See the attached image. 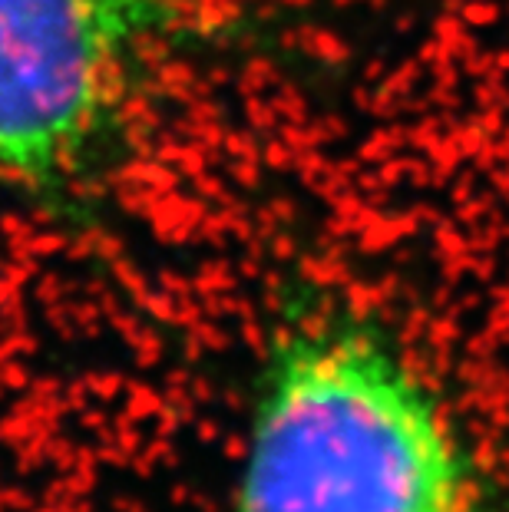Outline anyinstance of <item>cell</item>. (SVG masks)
<instances>
[{"label":"cell","mask_w":509,"mask_h":512,"mask_svg":"<svg viewBox=\"0 0 509 512\" xmlns=\"http://www.w3.org/2000/svg\"><path fill=\"white\" fill-rule=\"evenodd\" d=\"M238 512H486L480 463L391 328L348 304L268 344Z\"/></svg>","instance_id":"6da1fadb"},{"label":"cell","mask_w":509,"mask_h":512,"mask_svg":"<svg viewBox=\"0 0 509 512\" xmlns=\"http://www.w3.org/2000/svg\"><path fill=\"white\" fill-rule=\"evenodd\" d=\"M229 30L209 0H0V195L96 189L162 76Z\"/></svg>","instance_id":"7a4b0ae2"}]
</instances>
